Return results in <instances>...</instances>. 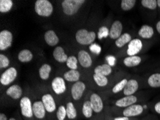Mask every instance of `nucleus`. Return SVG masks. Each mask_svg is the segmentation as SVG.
Segmentation results:
<instances>
[{"instance_id": "1", "label": "nucleus", "mask_w": 160, "mask_h": 120, "mask_svg": "<svg viewBox=\"0 0 160 120\" xmlns=\"http://www.w3.org/2000/svg\"><path fill=\"white\" fill-rule=\"evenodd\" d=\"M85 0H63L62 2V11L68 16H72L79 11Z\"/></svg>"}, {"instance_id": "2", "label": "nucleus", "mask_w": 160, "mask_h": 120, "mask_svg": "<svg viewBox=\"0 0 160 120\" xmlns=\"http://www.w3.org/2000/svg\"><path fill=\"white\" fill-rule=\"evenodd\" d=\"M35 11L39 16L48 18L52 14L53 6L48 0H38L35 4Z\"/></svg>"}, {"instance_id": "3", "label": "nucleus", "mask_w": 160, "mask_h": 120, "mask_svg": "<svg viewBox=\"0 0 160 120\" xmlns=\"http://www.w3.org/2000/svg\"><path fill=\"white\" fill-rule=\"evenodd\" d=\"M96 35L95 32H89L86 29H81L77 31L76 40L78 43L83 45H91L96 40Z\"/></svg>"}, {"instance_id": "4", "label": "nucleus", "mask_w": 160, "mask_h": 120, "mask_svg": "<svg viewBox=\"0 0 160 120\" xmlns=\"http://www.w3.org/2000/svg\"><path fill=\"white\" fill-rule=\"evenodd\" d=\"M19 106L22 116L27 118H32L33 116L32 104L31 100L28 97H25L22 98L19 102Z\"/></svg>"}, {"instance_id": "5", "label": "nucleus", "mask_w": 160, "mask_h": 120, "mask_svg": "<svg viewBox=\"0 0 160 120\" xmlns=\"http://www.w3.org/2000/svg\"><path fill=\"white\" fill-rule=\"evenodd\" d=\"M13 40L12 33L10 31L4 30L0 33V50H6L12 46Z\"/></svg>"}, {"instance_id": "6", "label": "nucleus", "mask_w": 160, "mask_h": 120, "mask_svg": "<svg viewBox=\"0 0 160 120\" xmlns=\"http://www.w3.org/2000/svg\"><path fill=\"white\" fill-rule=\"evenodd\" d=\"M17 76H18V70L15 68L10 67L2 73L0 78V82L4 86L9 85L16 79Z\"/></svg>"}, {"instance_id": "7", "label": "nucleus", "mask_w": 160, "mask_h": 120, "mask_svg": "<svg viewBox=\"0 0 160 120\" xmlns=\"http://www.w3.org/2000/svg\"><path fill=\"white\" fill-rule=\"evenodd\" d=\"M144 107L141 104H135L132 106H129L124 108L122 112V114L123 117H134L141 115L144 111Z\"/></svg>"}, {"instance_id": "8", "label": "nucleus", "mask_w": 160, "mask_h": 120, "mask_svg": "<svg viewBox=\"0 0 160 120\" xmlns=\"http://www.w3.org/2000/svg\"><path fill=\"white\" fill-rule=\"evenodd\" d=\"M86 90V84L82 81H77L71 87V96L74 100H80Z\"/></svg>"}, {"instance_id": "9", "label": "nucleus", "mask_w": 160, "mask_h": 120, "mask_svg": "<svg viewBox=\"0 0 160 120\" xmlns=\"http://www.w3.org/2000/svg\"><path fill=\"white\" fill-rule=\"evenodd\" d=\"M143 48V43L139 39L136 38L133 39L132 41L128 43L127 48V54L128 56L137 55Z\"/></svg>"}, {"instance_id": "10", "label": "nucleus", "mask_w": 160, "mask_h": 120, "mask_svg": "<svg viewBox=\"0 0 160 120\" xmlns=\"http://www.w3.org/2000/svg\"><path fill=\"white\" fill-rule=\"evenodd\" d=\"M138 99L134 95L132 96H125L124 97L118 99L115 102V105L119 108H127V107L132 106L133 104H135L137 102Z\"/></svg>"}, {"instance_id": "11", "label": "nucleus", "mask_w": 160, "mask_h": 120, "mask_svg": "<svg viewBox=\"0 0 160 120\" xmlns=\"http://www.w3.org/2000/svg\"><path fill=\"white\" fill-rule=\"evenodd\" d=\"M52 89L55 94L60 95L66 91V86L64 78L62 77H56L52 81Z\"/></svg>"}, {"instance_id": "12", "label": "nucleus", "mask_w": 160, "mask_h": 120, "mask_svg": "<svg viewBox=\"0 0 160 120\" xmlns=\"http://www.w3.org/2000/svg\"><path fill=\"white\" fill-rule=\"evenodd\" d=\"M91 107L93 110L96 113H100L103 109V102L101 97L97 94H92L90 97Z\"/></svg>"}, {"instance_id": "13", "label": "nucleus", "mask_w": 160, "mask_h": 120, "mask_svg": "<svg viewBox=\"0 0 160 120\" xmlns=\"http://www.w3.org/2000/svg\"><path fill=\"white\" fill-rule=\"evenodd\" d=\"M32 111L34 116L39 119L45 118L46 112H47L42 101H37L33 103Z\"/></svg>"}, {"instance_id": "14", "label": "nucleus", "mask_w": 160, "mask_h": 120, "mask_svg": "<svg viewBox=\"0 0 160 120\" xmlns=\"http://www.w3.org/2000/svg\"><path fill=\"white\" fill-rule=\"evenodd\" d=\"M123 30V24L120 21L116 20L113 22L111 29L109 30V37L113 40H117L119 37L122 35Z\"/></svg>"}, {"instance_id": "15", "label": "nucleus", "mask_w": 160, "mask_h": 120, "mask_svg": "<svg viewBox=\"0 0 160 120\" xmlns=\"http://www.w3.org/2000/svg\"><path fill=\"white\" fill-rule=\"evenodd\" d=\"M78 60L80 64L83 68H89L92 65V58L88 52L86 50H80L78 53Z\"/></svg>"}, {"instance_id": "16", "label": "nucleus", "mask_w": 160, "mask_h": 120, "mask_svg": "<svg viewBox=\"0 0 160 120\" xmlns=\"http://www.w3.org/2000/svg\"><path fill=\"white\" fill-rule=\"evenodd\" d=\"M42 102L45 107L46 111L49 113H52L56 109V104L51 94H47L43 95L42 97Z\"/></svg>"}, {"instance_id": "17", "label": "nucleus", "mask_w": 160, "mask_h": 120, "mask_svg": "<svg viewBox=\"0 0 160 120\" xmlns=\"http://www.w3.org/2000/svg\"><path fill=\"white\" fill-rule=\"evenodd\" d=\"M139 89V84L137 80L130 79L128 81L127 85L123 90V93L125 96H132L137 92V91Z\"/></svg>"}, {"instance_id": "18", "label": "nucleus", "mask_w": 160, "mask_h": 120, "mask_svg": "<svg viewBox=\"0 0 160 120\" xmlns=\"http://www.w3.org/2000/svg\"><path fill=\"white\" fill-rule=\"evenodd\" d=\"M6 94L13 99H19L22 95V89L19 85L14 84L7 89Z\"/></svg>"}, {"instance_id": "19", "label": "nucleus", "mask_w": 160, "mask_h": 120, "mask_svg": "<svg viewBox=\"0 0 160 120\" xmlns=\"http://www.w3.org/2000/svg\"><path fill=\"white\" fill-rule=\"evenodd\" d=\"M46 43L49 46H55L59 43V38L53 30H48L45 33L44 36Z\"/></svg>"}, {"instance_id": "20", "label": "nucleus", "mask_w": 160, "mask_h": 120, "mask_svg": "<svg viewBox=\"0 0 160 120\" xmlns=\"http://www.w3.org/2000/svg\"><path fill=\"white\" fill-rule=\"evenodd\" d=\"M52 55L55 60L59 63L66 62L68 58L67 54L65 53L64 49L60 47V46H58V47L55 48Z\"/></svg>"}, {"instance_id": "21", "label": "nucleus", "mask_w": 160, "mask_h": 120, "mask_svg": "<svg viewBox=\"0 0 160 120\" xmlns=\"http://www.w3.org/2000/svg\"><path fill=\"white\" fill-rule=\"evenodd\" d=\"M142 62L141 57L138 55H133V56H128V57L125 58L123 60V64L125 66L128 68L135 67L140 64Z\"/></svg>"}, {"instance_id": "22", "label": "nucleus", "mask_w": 160, "mask_h": 120, "mask_svg": "<svg viewBox=\"0 0 160 120\" xmlns=\"http://www.w3.org/2000/svg\"><path fill=\"white\" fill-rule=\"evenodd\" d=\"M138 34L142 38L149 39L154 35V29L151 26L147 25V24H144L139 29Z\"/></svg>"}, {"instance_id": "23", "label": "nucleus", "mask_w": 160, "mask_h": 120, "mask_svg": "<svg viewBox=\"0 0 160 120\" xmlns=\"http://www.w3.org/2000/svg\"><path fill=\"white\" fill-rule=\"evenodd\" d=\"M94 72L96 74H99L104 76H107L112 72V68L109 64H103L96 66L94 69Z\"/></svg>"}, {"instance_id": "24", "label": "nucleus", "mask_w": 160, "mask_h": 120, "mask_svg": "<svg viewBox=\"0 0 160 120\" xmlns=\"http://www.w3.org/2000/svg\"><path fill=\"white\" fill-rule=\"evenodd\" d=\"M81 73L77 70H70L64 73V79L69 82L79 81Z\"/></svg>"}, {"instance_id": "25", "label": "nucleus", "mask_w": 160, "mask_h": 120, "mask_svg": "<svg viewBox=\"0 0 160 120\" xmlns=\"http://www.w3.org/2000/svg\"><path fill=\"white\" fill-rule=\"evenodd\" d=\"M33 58V54L30 50L24 49L22 50L18 54V59L22 63L30 62Z\"/></svg>"}, {"instance_id": "26", "label": "nucleus", "mask_w": 160, "mask_h": 120, "mask_svg": "<svg viewBox=\"0 0 160 120\" xmlns=\"http://www.w3.org/2000/svg\"><path fill=\"white\" fill-rule=\"evenodd\" d=\"M52 70L51 65L49 64H43L39 69V76L42 80H47L50 77V72Z\"/></svg>"}, {"instance_id": "27", "label": "nucleus", "mask_w": 160, "mask_h": 120, "mask_svg": "<svg viewBox=\"0 0 160 120\" xmlns=\"http://www.w3.org/2000/svg\"><path fill=\"white\" fill-rule=\"evenodd\" d=\"M132 41V35L129 33H124L121 35L117 40H116V45L118 48H122L127 43H129Z\"/></svg>"}, {"instance_id": "28", "label": "nucleus", "mask_w": 160, "mask_h": 120, "mask_svg": "<svg viewBox=\"0 0 160 120\" xmlns=\"http://www.w3.org/2000/svg\"><path fill=\"white\" fill-rule=\"evenodd\" d=\"M148 84L152 88L160 87V73H157L150 76L148 78Z\"/></svg>"}, {"instance_id": "29", "label": "nucleus", "mask_w": 160, "mask_h": 120, "mask_svg": "<svg viewBox=\"0 0 160 120\" xmlns=\"http://www.w3.org/2000/svg\"><path fill=\"white\" fill-rule=\"evenodd\" d=\"M93 110L91 107V104L90 101H86L83 104L82 107V113L86 118H91L93 115Z\"/></svg>"}, {"instance_id": "30", "label": "nucleus", "mask_w": 160, "mask_h": 120, "mask_svg": "<svg viewBox=\"0 0 160 120\" xmlns=\"http://www.w3.org/2000/svg\"><path fill=\"white\" fill-rule=\"evenodd\" d=\"M13 2L12 0H1L0 1V12L6 13L12 8Z\"/></svg>"}, {"instance_id": "31", "label": "nucleus", "mask_w": 160, "mask_h": 120, "mask_svg": "<svg viewBox=\"0 0 160 120\" xmlns=\"http://www.w3.org/2000/svg\"><path fill=\"white\" fill-rule=\"evenodd\" d=\"M67 117L70 119H74L77 117V110L72 102H68L66 105Z\"/></svg>"}, {"instance_id": "32", "label": "nucleus", "mask_w": 160, "mask_h": 120, "mask_svg": "<svg viewBox=\"0 0 160 120\" xmlns=\"http://www.w3.org/2000/svg\"><path fill=\"white\" fill-rule=\"evenodd\" d=\"M93 79H94V81L96 83V84L98 85V86H101V87L106 86L108 83V80L107 77L104 76L96 74V73H94Z\"/></svg>"}, {"instance_id": "33", "label": "nucleus", "mask_w": 160, "mask_h": 120, "mask_svg": "<svg viewBox=\"0 0 160 120\" xmlns=\"http://www.w3.org/2000/svg\"><path fill=\"white\" fill-rule=\"evenodd\" d=\"M136 2V0H122L121 7L123 11H129L135 6Z\"/></svg>"}, {"instance_id": "34", "label": "nucleus", "mask_w": 160, "mask_h": 120, "mask_svg": "<svg viewBox=\"0 0 160 120\" xmlns=\"http://www.w3.org/2000/svg\"><path fill=\"white\" fill-rule=\"evenodd\" d=\"M78 58L74 55L69 56L66 61V65L71 70H77L78 68Z\"/></svg>"}, {"instance_id": "35", "label": "nucleus", "mask_w": 160, "mask_h": 120, "mask_svg": "<svg viewBox=\"0 0 160 120\" xmlns=\"http://www.w3.org/2000/svg\"><path fill=\"white\" fill-rule=\"evenodd\" d=\"M142 5L149 9H156L157 7V0H142L141 2Z\"/></svg>"}, {"instance_id": "36", "label": "nucleus", "mask_w": 160, "mask_h": 120, "mask_svg": "<svg viewBox=\"0 0 160 120\" xmlns=\"http://www.w3.org/2000/svg\"><path fill=\"white\" fill-rule=\"evenodd\" d=\"M127 82H128V80L126 79V78L122 80L120 82H118V84H116L114 86H113V88L112 89V92L113 94H117V93L120 92L121 91H123L124 89Z\"/></svg>"}, {"instance_id": "37", "label": "nucleus", "mask_w": 160, "mask_h": 120, "mask_svg": "<svg viewBox=\"0 0 160 120\" xmlns=\"http://www.w3.org/2000/svg\"><path fill=\"white\" fill-rule=\"evenodd\" d=\"M56 116L58 120H65V119L67 117L66 107H65V106H62V105L58 107Z\"/></svg>"}, {"instance_id": "38", "label": "nucleus", "mask_w": 160, "mask_h": 120, "mask_svg": "<svg viewBox=\"0 0 160 120\" xmlns=\"http://www.w3.org/2000/svg\"><path fill=\"white\" fill-rule=\"evenodd\" d=\"M109 36V30L107 27L102 26L99 28L98 32V38L99 40H101L102 38H107Z\"/></svg>"}, {"instance_id": "39", "label": "nucleus", "mask_w": 160, "mask_h": 120, "mask_svg": "<svg viewBox=\"0 0 160 120\" xmlns=\"http://www.w3.org/2000/svg\"><path fill=\"white\" fill-rule=\"evenodd\" d=\"M9 65V60L4 54L0 55V68H4L8 67Z\"/></svg>"}, {"instance_id": "40", "label": "nucleus", "mask_w": 160, "mask_h": 120, "mask_svg": "<svg viewBox=\"0 0 160 120\" xmlns=\"http://www.w3.org/2000/svg\"><path fill=\"white\" fill-rule=\"evenodd\" d=\"M90 50H91L93 53L98 54V53H100V51H101V48L98 45H96V44H94V45H93L92 46H91V47H90Z\"/></svg>"}, {"instance_id": "41", "label": "nucleus", "mask_w": 160, "mask_h": 120, "mask_svg": "<svg viewBox=\"0 0 160 120\" xmlns=\"http://www.w3.org/2000/svg\"><path fill=\"white\" fill-rule=\"evenodd\" d=\"M154 112H156L157 114H160V102H158L154 104Z\"/></svg>"}, {"instance_id": "42", "label": "nucleus", "mask_w": 160, "mask_h": 120, "mask_svg": "<svg viewBox=\"0 0 160 120\" xmlns=\"http://www.w3.org/2000/svg\"><path fill=\"white\" fill-rule=\"evenodd\" d=\"M113 120H130L129 117H115Z\"/></svg>"}, {"instance_id": "43", "label": "nucleus", "mask_w": 160, "mask_h": 120, "mask_svg": "<svg viewBox=\"0 0 160 120\" xmlns=\"http://www.w3.org/2000/svg\"><path fill=\"white\" fill-rule=\"evenodd\" d=\"M0 120H7V117L6 116V114H4V113L0 114Z\"/></svg>"}, {"instance_id": "44", "label": "nucleus", "mask_w": 160, "mask_h": 120, "mask_svg": "<svg viewBox=\"0 0 160 120\" xmlns=\"http://www.w3.org/2000/svg\"><path fill=\"white\" fill-rule=\"evenodd\" d=\"M156 28H157V32H158V33L160 34V20L158 22V23H157Z\"/></svg>"}, {"instance_id": "45", "label": "nucleus", "mask_w": 160, "mask_h": 120, "mask_svg": "<svg viewBox=\"0 0 160 120\" xmlns=\"http://www.w3.org/2000/svg\"><path fill=\"white\" fill-rule=\"evenodd\" d=\"M157 6L160 8V0H157Z\"/></svg>"}, {"instance_id": "46", "label": "nucleus", "mask_w": 160, "mask_h": 120, "mask_svg": "<svg viewBox=\"0 0 160 120\" xmlns=\"http://www.w3.org/2000/svg\"><path fill=\"white\" fill-rule=\"evenodd\" d=\"M9 120H16V119H14V118H10V119H9Z\"/></svg>"}]
</instances>
